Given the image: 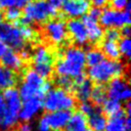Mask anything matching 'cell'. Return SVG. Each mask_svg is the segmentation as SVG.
<instances>
[{"instance_id": "74e56055", "label": "cell", "mask_w": 131, "mask_h": 131, "mask_svg": "<svg viewBox=\"0 0 131 131\" xmlns=\"http://www.w3.org/2000/svg\"><path fill=\"white\" fill-rule=\"evenodd\" d=\"M16 0H0V8L14 7Z\"/></svg>"}, {"instance_id": "4fadbf2b", "label": "cell", "mask_w": 131, "mask_h": 131, "mask_svg": "<svg viewBox=\"0 0 131 131\" xmlns=\"http://www.w3.org/2000/svg\"><path fill=\"white\" fill-rule=\"evenodd\" d=\"M3 98L5 101V113L18 117L19 111L21 108L23 100L20 98V95L18 93V90L14 87L8 88L4 90Z\"/></svg>"}, {"instance_id": "b9f144b4", "label": "cell", "mask_w": 131, "mask_h": 131, "mask_svg": "<svg viewBox=\"0 0 131 131\" xmlns=\"http://www.w3.org/2000/svg\"><path fill=\"white\" fill-rule=\"evenodd\" d=\"M89 1H91L94 5H95V7H101V6H104L110 0H89Z\"/></svg>"}, {"instance_id": "484cf974", "label": "cell", "mask_w": 131, "mask_h": 131, "mask_svg": "<svg viewBox=\"0 0 131 131\" xmlns=\"http://www.w3.org/2000/svg\"><path fill=\"white\" fill-rule=\"evenodd\" d=\"M90 98L97 105L103 104L105 102V100L107 99V95H106V91H105L104 87H102L100 85H98L96 87H93Z\"/></svg>"}, {"instance_id": "8fae6325", "label": "cell", "mask_w": 131, "mask_h": 131, "mask_svg": "<svg viewBox=\"0 0 131 131\" xmlns=\"http://www.w3.org/2000/svg\"><path fill=\"white\" fill-rule=\"evenodd\" d=\"M91 8L89 0H66L62 5L63 13L71 17V19H79L86 15Z\"/></svg>"}, {"instance_id": "f6af8a7d", "label": "cell", "mask_w": 131, "mask_h": 131, "mask_svg": "<svg viewBox=\"0 0 131 131\" xmlns=\"http://www.w3.org/2000/svg\"><path fill=\"white\" fill-rule=\"evenodd\" d=\"M2 19H3V13L0 11V24L2 23Z\"/></svg>"}, {"instance_id": "ffe728a7", "label": "cell", "mask_w": 131, "mask_h": 131, "mask_svg": "<svg viewBox=\"0 0 131 131\" xmlns=\"http://www.w3.org/2000/svg\"><path fill=\"white\" fill-rule=\"evenodd\" d=\"M86 118H87V123L90 128V131H104L107 119L105 115L102 113V111L95 107L94 111L90 115H88Z\"/></svg>"}, {"instance_id": "9a60e30c", "label": "cell", "mask_w": 131, "mask_h": 131, "mask_svg": "<svg viewBox=\"0 0 131 131\" xmlns=\"http://www.w3.org/2000/svg\"><path fill=\"white\" fill-rule=\"evenodd\" d=\"M82 23L86 29V33H87V39L95 44L98 43L99 41H101V39L103 38V34L104 31L102 29V27L99 25L98 20L90 17L88 14L84 15L82 17Z\"/></svg>"}, {"instance_id": "ac0fdd59", "label": "cell", "mask_w": 131, "mask_h": 131, "mask_svg": "<svg viewBox=\"0 0 131 131\" xmlns=\"http://www.w3.org/2000/svg\"><path fill=\"white\" fill-rule=\"evenodd\" d=\"M47 123L49 125L50 130L53 131H60L62 129H64L71 113L70 112H64V111H60V112H53V113H47L44 115Z\"/></svg>"}, {"instance_id": "4316f807", "label": "cell", "mask_w": 131, "mask_h": 131, "mask_svg": "<svg viewBox=\"0 0 131 131\" xmlns=\"http://www.w3.org/2000/svg\"><path fill=\"white\" fill-rule=\"evenodd\" d=\"M4 17L6 18V20L10 23H16L17 20H19L21 18V12L20 9L16 8V7H9L6 9L5 13H4Z\"/></svg>"}, {"instance_id": "ba28073f", "label": "cell", "mask_w": 131, "mask_h": 131, "mask_svg": "<svg viewBox=\"0 0 131 131\" xmlns=\"http://www.w3.org/2000/svg\"><path fill=\"white\" fill-rule=\"evenodd\" d=\"M0 40L14 50H21L25 47V40L20 34L19 27L15 24H0Z\"/></svg>"}, {"instance_id": "7c38bea8", "label": "cell", "mask_w": 131, "mask_h": 131, "mask_svg": "<svg viewBox=\"0 0 131 131\" xmlns=\"http://www.w3.org/2000/svg\"><path fill=\"white\" fill-rule=\"evenodd\" d=\"M43 108L41 98H30L23 101L21 108L18 114V118L26 123H30L32 120L38 117Z\"/></svg>"}, {"instance_id": "d6986e66", "label": "cell", "mask_w": 131, "mask_h": 131, "mask_svg": "<svg viewBox=\"0 0 131 131\" xmlns=\"http://www.w3.org/2000/svg\"><path fill=\"white\" fill-rule=\"evenodd\" d=\"M64 131H90L87 118L80 112L71 114L70 119L63 129Z\"/></svg>"}, {"instance_id": "44dd1931", "label": "cell", "mask_w": 131, "mask_h": 131, "mask_svg": "<svg viewBox=\"0 0 131 131\" xmlns=\"http://www.w3.org/2000/svg\"><path fill=\"white\" fill-rule=\"evenodd\" d=\"M2 66L11 70V71H19L24 66V60L20 58L19 54L14 50H7V52L1 58Z\"/></svg>"}, {"instance_id": "f35d334b", "label": "cell", "mask_w": 131, "mask_h": 131, "mask_svg": "<svg viewBox=\"0 0 131 131\" xmlns=\"http://www.w3.org/2000/svg\"><path fill=\"white\" fill-rule=\"evenodd\" d=\"M33 0H16L15 1V5L14 7L20 9V8H25L29 3H31Z\"/></svg>"}, {"instance_id": "d590c367", "label": "cell", "mask_w": 131, "mask_h": 131, "mask_svg": "<svg viewBox=\"0 0 131 131\" xmlns=\"http://www.w3.org/2000/svg\"><path fill=\"white\" fill-rule=\"evenodd\" d=\"M46 1H47V3H48L52 8H54V9H56V10H58L60 7H62L63 3L66 2V0H46Z\"/></svg>"}, {"instance_id": "836d02e7", "label": "cell", "mask_w": 131, "mask_h": 131, "mask_svg": "<svg viewBox=\"0 0 131 131\" xmlns=\"http://www.w3.org/2000/svg\"><path fill=\"white\" fill-rule=\"evenodd\" d=\"M112 8L115 10H124L129 0H110Z\"/></svg>"}, {"instance_id": "52a82bcc", "label": "cell", "mask_w": 131, "mask_h": 131, "mask_svg": "<svg viewBox=\"0 0 131 131\" xmlns=\"http://www.w3.org/2000/svg\"><path fill=\"white\" fill-rule=\"evenodd\" d=\"M99 25L108 29H118L130 25V12L125 10H115L113 8H105L101 11L99 17Z\"/></svg>"}, {"instance_id": "ab89813d", "label": "cell", "mask_w": 131, "mask_h": 131, "mask_svg": "<svg viewBox=\"0 0 131 131\" xmlns=\"http://www.w3.org/2000/svg\"><path fill=\"white\" fill-rule=\"evenodd\" d=\"M120 35H122L123 38H129V36H130V28H129V26L123 27L121 32H120Z\"/></svg>"}, {"instance_id": "8992f818", "label": "cell", "mask_w": 131, "mask_h": 131, "mask_svg": "<svg viewBox=\"0 0 131 131\" xmlns=\"http://www.w3.org/2000/svg\"><path fill=\"white\" fill-rule=\"evenodd\" d=\"M33 70L43 79L49 78L53 72V56L50 50L44 46L39 45L35 48L32 55Z\"/></svg>"}, {"instance_id": "6da1fadb", "label": "cell", "mask_w": 131, "mask_h": 131, "mask_svg": "<svg viewBox=\"0 0 131 131\" xmlns=\"http://www.w3.org/2000/svg\"><path fill=\"white\" fill-rule=\"evenodd\" d=\"M85 67V51L78 46H71L63 50L56 62L55 72L58 76H66L72 79L83 75Z\"/></svg>"}, {"instance_id": "603a6c76", "label": "cell", "mask_w": 131, "mask_h": 131, "mask_svg": "<svg viewBox=\"0 0 131 131\" xmlns=\"http://www.w3.org/2000/svg\"><path fill=\"white\" fill-rule=\"evenodd\" d=\"M100 50L103 53L104 57L106 56L107 59H111V60H118L121 56V53L119 51V47H118L117 42H112V41L104 40L101 44V49Z\"/></svg>"}, {"instance_id": "5bb4252c", "label": "cell", "mask_w": 131, "mask_h": 131, "mask_svg": "<svg viewBox=\"0 0 131 131\" xmlns=\"http://www.w3.org/2000/svg\"><path fill=\"white\" fill-rule=\"evenodd\" d=\"M67 31L77 45H85L88 41L86 29L81 19H70L67 23Z\"/></svg>"}, {"instance_id": "d4e9b609", "label": "cell", "mask_w": 131, "mask_h": 131, "mask_svg": "<svg viewBox=\"0 0 131 131\" xmlns=\"http://www.w3.org/2000/svg\"><path fill=\"white\" fill-rule=\"evenodd\" d=\"M102 113L105 114V115H108L110 117L112 116H115L119 113H121L123 111V105L121 102L117 101V100H113V99H110L107 98L105 100V102L102 104Z\"/></svg>"}, {"instance_id": "f546056e", "label": "cell", "mask_w": 131, "mask_h": 131, "mask_svg": "<svg viewBox=\"0 0 131 131\" xmlns=\"http://www.w3.org/2000/svg\"><path fill=\"white\" fill-rule=\"evenodd\" d=\"M19 31H20V34H21L25 41L26 40H33L36 37V31L30 26L21 25L19 27Z\"/></svg>"}, {"instance_id": "1f68e13d", "label": "cell", "mask_w": 131, "mask_h": 131, "mask_svg": "<svg viewBox=\"0 0 131 131\" xmlns=\"http://www.w3.org/2000/svg\"><path fill=\"white\" fill-rule=\"evenodd\" d=\"M94 108H95V106L91 103V102H89V101H84V102H81L80 103V105H79V112L81 113V114H83L84 116H88V115H90L93 111H94Z\"/></svg>"}, {"instance_id": "60d3db41", "label": "cell", "mask_w": 131, "mask_h": 131, "mask_svg": "<svg viewBox=\"0 0 131 131\" xmlns=\"http://www.w3.org/2000/svg\"><path fill=\"white\" fill-rule=\"evenodd\" d=\"M7 50H8V47L6 46V44L5 43H3L1 40H0V59L3 57V55L7 52Z\"/></svg>"}, {"instance_id": "7bdbcfd3", "label": "cell", "mask_w": 131, "mask_h": 131, "mask_svg": "<svg viewBox=\"0 0 131 131\" xmlns=\"http://www.w3.org/2000/svg\"><path fill=\"white\" fill-rule=\"evenodd\" d=\"M19 56L23 60H27L30 58V52L27 50V49H21L20 50V53H19Z\"/></svg>"}, {"instance_id": "83f0119b", "label": "cell", "mask_w": 131, "mask_h": 131, "mask_svg": "<svg viewBox=\"0 0 131 131\" xmlns=\"http://www.w3.org/2000/svg\"><path fill=\"white\" fill-rule=\"evenodd\" d=\"M56 84L58 85V88H61L66 91H69L74 89V81L66 76H57V78L55 79Z\"/></svg>"}, {"instance_id": "2e32d148", "label": "cell", "mask_w": 131, "mask_h": 131, "mask_svg": "<svg viewBox=\"0 0 131 131\" xmlns=\"http://www.w3.org/2000/svg\"><path fill=\"white\" fill-rule=\"evenodd\" d=\"M92 89H93L92 83L89 80L86 79L84 74L75 78V81H74V91H75L76 98L79 99L81 102L88 101L90 99Z\"/></svg>"}, {"instance_id": "5b68a950", "label": "cell", "mask_w": 131, "mask_h": 131, "mask_svg": "<svg viewBox=\"0 0 131 131\" xmlns=\"http://www.w3.org/2000/svg\"><path fill=\"white\" fill-rule=\"evenodd\" d=\"M57 10L52 8L46 0H33L24 8V16L21 17V25L29 26L30 24L47 23L49 18L55 16Z\"/></svg>"}, {"instance_id": "9c48e42d", "label": "cell", "mask_w": 131, "mask_h": 131, "mask_svg": "<svg viewBox=\"0 0 131 131\" xmlns=\"http://www.w3.org/2000/svg\"><path fill=\"white\" fill-rule=\"evenodd\" d=\"M105 91L110 99L117 100L121 103L128 101L131 96V89L129 83L123 77H117L111 80Z\"/></svg>"}, {"instance_id": "e575fe53", "label": "cell", "mask_w": 131, "mask_h": 131, "mask_svg": "<svg viewBox=\"0 0 131 131\" xmlns=\"http://www.w3.org/2000/svg\"><path fill=\"white\" fill-rule=\"evenodd\" d=\"M101 11H102V10H101L99 7H93V8H90V9H89V11H88L87 14H88L90 17H92V18L98 20L99 17H100Z\"/></svg>"}, {"instance_id": "7a4b0ae2", "label": "cell", "mask_w": 131, "mask_h": 131, "mask_svg": "<svg viewBox=\"0 0 131 131\" xmlns=\"http://www.w3.org/2000/svg\"><path fill=\"white\" fill-rule=\"evenodd\" d=\"M50 88L51 84L49 82H46L33 69H30L24 73L23 80L17 90L21 100L24 101L30 98L43 99L45 93Z\"/></svg>"}, {"instance_id": "277c9868", "label": "cell", "mask_w": 131, "mask_h": 131, "mask_svg": "<svg viewBox=\"0 0 131 131\" xmlns=\"http://www.w3.org/2000/svg\"><path fill=\"white\" fill-rule=\"evenodd\" d=\"M43 108L47 113L53 112H70L76 105V98L69 92L61 88H50L42 99Z\"/></svg>"}, {"instance_id": "d6a6232c", "label": "cell", "mask_w": 131, "mask_h": 131, "mask_svg": "<svg viewBox=\"0 0 131 131\" xmlns=\"http://www.w3.org/2000/svg\"><path fill=\"white\" fill-rule=\"evenodd\" d=\"M35 131H51L50 128H49V125L47 123V120L45 118V116L43 115L37 122V125H36V128L34 129Z\"/></svg>"}, {"instance_id": "3957f363", "label": "cell", "mask_w": 131, "mask_h": 131, "mask_svg": "<svg viewBox=\"0 0 131 131\" xmlns=\"http://www.w3.org/2000/svg\"><path fill=\"white\" fill-rule=\"evenodd\" d=\"M126 67L120 60H111V59H103L96 66H93L88 69V76L90 81L102 85L108 83L114 78L120 77L124 74Z\"/></svg>"}, {"instance_id": "4dcf8cb0", "label": "cell", "mask_w": 131, "mask_h": 131, "mask_svg": "<svg viewBox=\"0 0 131 131\" xmlns=\"http://www.w3.org/2000/svg\"><path fill=\"white\" fill-rule=\"evenodd\" d=\"M103 36L105 37V40L107 41H112V42H117L120 39V32L117 29H107Z\"/></svg>"}, {"instance_id": "cb8c5ba5", "label": "cell", "mask_w": 131, "mask_h": 131, "mask_svg": "<svg viewBox=\"0 0 131 131\" xmlns=\"http://www.w3.org/2000/svg\"><path fill=\"white\" fill-rule=\"evenodd\" d=\"M103 59H105L104 55L101 52V50L98 48H92V49H89L87 52H85V61H86V64L89 66V68L98 64Z\"/></svg>"}, {"instance_id": "8d00e7d4", "label": "cell", "mask_w": 131, "mask_h": 131, "mask_svg": "<svg viewBox=\"0 0 131 131\" xmlns=\"http://www.w3.org/2000/svg\"><path fill=\"white\" fill-rule=\"evenodd\" d=\"M16 131H35V130H34V127H33V125L31 123L23 122V123H20L18 125Z\"/></svg>"}, {"instance_id": "f1b7e54d", "label": "cell", "mask_w": 131, "mask_h": 131, "mask_svg": "<svg viewBox=\"0 0 131 131\" xmlns=\"http://www.w3.org/2000/svg\"><path fill=\"white\" fill-rule=\"evenodd\" d=\"M119 51L121 54H123L126 58L130 57L131 54V40L130 38H122L118 44Z\"/></svg>"}, {"instance_id": "e0dca14e", "label": "cell", "mask_w": 131, "mask_h": 131, "mask_svg": "<svg viewBox=\"0 0 131 131\" xmlns=\"http://www.w3.org/2000/svg\"><path fill=\"white\" fill-rule=\"evenodd\" d=\"M130 124L129 116H127L123 110L107 120L104 131H130Z\"/></svg>"}, {"instance_id": "ee69618b", "label": "cell", "mask_w": 131, "mask_h": 131, "mask_svg": "<svg viewBox=\"0 0 131 131\" xmlns=\"http://www.w3.org/2000/svg\"><path fill=\"white\" fill-rule=\"evenodd\" d=\"M4 111H5V101L3 98V94L0 92V117L2 116Z\"/></svg>"}, {"instance_id": "30bf717a", "label": "cell", "mask_w": 131, "mask_h": 131, "mask_svg": "<svg viewBox=\"0 0 131 131\" xmlns=\"http://www.w3.org/2000/svg\"><path fill=\"white\" fill-rule=\"evenodd\" d=\"M44 31L47 38L55 45H60L68 39V31L66 23L61 19L48 20L44 26Z\"/></svg>"}, {"instance_id": "7402d4cb", "label": "cell", "mask_w": 131, "mask_h": 131, "mask_svg": "<svg viewBox=\"0 0 131 131\" xmlns=\"http://www.w3.org/2000/svg\"><path fill=\"white\" fill-rule=\"evenodd\" d=\"M17 82V76L16 74L3 67L2 64L0 66V91L6 90L8 88H12Z\"/></svg>"}]
</instances>
